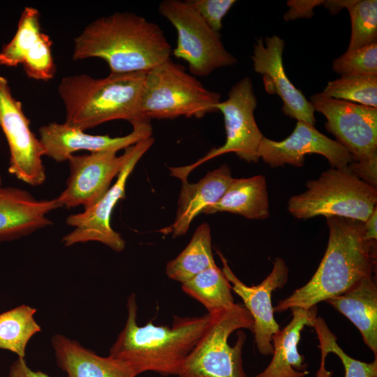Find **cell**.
I'll use <instances>...</instances> for the list:
<instances>
[{"label":"cell","mask_w":377,"mask_h":377,"mask_svg":"<svg viewBox=\"0 0 377 377\" xmlns=\"http://www.w3.org/2000/svg\"><path fill=\"white\" fill-rule=\"evenodd\" d=\"M293 318L283 329L272 335L273 357L266 369L253 377H305L304 357L299 353L297 345L305 326L313 327L317 318V307L309 309L293 308Z\"/></svg>","instance_id":"19"},{"label":"cell","mask_w":377,"mask_h":377,"mask_svg":"<svg viewBox=\"0 0 377 377\" xmlns=\"http://www.w3.org/2000/svg\"><path fill=\"white\" fill-rule=\"evenodd\" d=\"M377 209L374 208L367 220L364 222L365 236L367 239L371 240L377 239Z\"/></svg>","instance_id":"37"},{"label":"cell","mask_w":377,"mask_h":377,"mask_svg":"<svg viewBox=\"0 0 377 377\" xmlns=\"http://www.w3.org/2000/svg\"><path fill=\"white\" fill-rule=\"evenodd\" d=\"M221 94L205 88L185 68L171 58L147 72L140 110L142 117L175 119L181 116L202 118L217 110Z\"/></svg>","instance_id":"5"},{"label":"cell","mask_w":377,"mask_h":377,"mask_svg":"<svg viewBox=\"0 0 377 377\" xmlns=\"http://www.w3.org/2000/svg\"><path fill=\"white\" fill-rule=\"evenodd\" d=\"M215 264L211 229L208 223H203L184 249L167 263L165 273L170 279L183 283Z\"/></svg>","instance_id":"24"},{"label":"cell","mask_w":377,"mask_h":377,"mask_svg":"<svg viewBox=\"0 0 377 377\" xmlns=\"http://www.w3.org/2000/svg\"><path fill=\"white\" fill-rule=\"evenodd\" d=\"M325 156L334 168H347L353 161L350 154L338 142L323 135L314 126L298 120L292 133L281 141L263 137L258 156L271 167L289 164L295 167L304 165L306 154Z\"/></svg>","instance_id":"14"},{"label":"cell","mask_w":377,"mask_h":377,"mask_svg":"<svg viewBox=\"0 0 377 377\" xmlns=\"http://www.w3.org/2000/svg\"><path fill=\"white\" fill-rule=\"evenodd\" d=\"M207 25L216 32L222 29V20L235 4V0H189Z\"/></svg>","instance_id":"33"},{"label":"cell","mask_w":377,"mask_h":377,"mask_svg":"<svg viewBox=\"0 0 377 377\" xmlns=\"http://www.w3.org/2000/svg\"><path fill=\"white\" fill-rule=\"evenodd\" d=\"M360 330L366 345L377 355V285L376 276L362 278L343 293L327 300Z\"/></svg>","instance_id":"21"},{"label":"cell","mask_w":377,"mask_h":377,"mask_svg":"<svg viewBox=\"0 0 377 377\" xmlns=\"http://www.w3.org/2000/svg\"><path fill=\"white\" fill-rule=\"evenodd\" d=\"M115 151L70 156L69 176L65 189L56 198L60 207L82 206L88 209L97 203L110 188L111 182L123 168L127 151L117 156Z\"/></svg>","instance_id":"13"},{"label":"cell","mask_w":377,"mask_h":377,"mask_svg":"<svg viewBox=\"0 0 377 377\" xmlns=\"http://www.w3.org/2000/svg\"><path fill=\"white\" fill-rule=\"evenodd\" d=\"M125 325L110 349V356L135 376L154 371L161 376H179L188 354L207 329L210 316H175L172 327L151 322L137 323L135 294L127 300Z\"/></svg>","instance_id":"3"},{"label":"cell","mask_w":377,"mask_h":377,"mask_svg":"<svg viewBox=\"0 0 377 377\" xmlns=\"http://www.w3.org/2000/svg\"><path fill=\"white\" fill-rule=\"evenodd\" d=\"M182 284L183 291L201 303L208 313L235 304L231 285L216 264Z\"/></svg>","instance_id":"25"},{"label":"cell","mask_w":377,"mask_h":377,"mask_svg":"<svg viewBox=\"0 0 377 377\" xmlns=\"http://www.w3.org/2000/svg\"><path fill=\"white\" fill-rule=\"evenodd\" d=\"M320 341L321 363L316 377H331L332 371H327L325 367V357L330 353H334L341 360L344 367L345 377H377V357L373 362L367 363L357 360L348 355L338 345L337 337L333 334L325 321L320 316L317 317L313 325Z\"/></svg>","instance_id":"27"},{"label":"cell","mask_w":377,"mask_h":377,"mask_svg":"<svg viewBox=\"0 0 377 377\" xmlns=\"http://www.w3.org/2000/svg\"><path fill=\"white\" fill-rule=\"evenodd\" d=\"M232 179L229 166L223 164L196 183H189L188 179L181 181L178 207L171 226L173 237L186 234L193 220L219 200Z\"/></svg>","instance_id":"20"},{"label":"cell","mask_w":377,"mask_h":377,"mask_svg":"<svg viewBox=\"0 0 377 377\" xmlns=\"http://www.w3.org/2000/svg\"><path fill=\"white\" fill-rule=\"evenodd\" d=\"M323 93L330 98L377 108V75H341L328 82Z\"/></svg>","instance_id":"29"},{"label":"cell","mask_w":377,"mask_h":377,"mask_svg":"<svg viewBox=\"0 0 377 377\" xmlns=\"http://www.w3.org/2000/svg\"><path fill=\"white\" fill-rule=\"evenodd\" d=\"M147 72L110 73L103 78L86 74L61 79L58 93L66 109L65 124L85 131L107 121L123 119L132 126L145 120L140 110Z\"/></svg>","instance_id":"4"},{"label":"cell","mask_w":377,"mask_h":377,"mask_svg":"<svg viewBox=\"0 0 377 377\" xmlns=\"http://www.w3.org/2000/svg\"><path fill=\"white\" fill-rule=\"evenodd\" d=\"M323 114L325 128L352 156L353 161L377 158V108L330 98L323 91L309 101Z\"/></svg>","instance_id":"12"},{"label":"cell","mask_w":377,"mask_h":377,"mask_svg":"<svg viewBox=\"0 0 377 377\" xmlns=\"http://www.w3.org/2000/svg\"><path fill=\"white\" fill-rule=\"evenodd\" d=\"M39 140L44 154L57 162L66 161L75 152L82 150L92 152L118 151L151 137L150 121L133 126V131L124 136L91 135L65 123L52 122L39 128Z\"/></svg>","instance_id":"17"},{"label":"cell","mask_w":377,"mask_h":377,"mask_svg":"<svg viewBox=\"0 0 377 377\" xmlns=\"http://www.w3.org/2000/svg\"><path fill=\"white\" fill-rule=\"evenodd\" d=\"M332 70L341 75H377V42L346 50L333 61Z\"/></svg>","instance_id":"31"},{"label":"cell","mask_w":377,"mask_h":377,"mask_svg":"<svg viewBox=\"0 0 377 377\" xmlns=\"http://www.w3.org/2000/svg\"><path fill=\"white\" fill-rule=\"evenodd\" d=\"M209 325L187 356L179 377H247L242 366V348L246 334L237 332L234 346L228 337L237 330H253V320L244 305L211 313Z\"/></svg>","instance_id":"7"},{"label":"cell","mask_w":377,"mask_h":377,"mask_svg":"<svg viewBox=\"0 0 377 377\" xmlns=\"http://www.w3.org/2000/svg\"><path fill=\"white\" fill-rule=\"evenodd\" d=\"M353 0H333V1H324L323 5L325 6L326 8L332 15L337 14L342 8H347L353 2Z\"/></svg>","instance_id":"38"},{"label":"cell","mask_w":377,"mask_h":377,"mask_svg":"<svg viewBox=\"0 0 377 377\" xmlns=\"http://www.w3.org/2000/svg\"><path fill=\"white\" fill-rule=\"evenodd\" d=\"M348 168L359 179L376 188L377 158L365 161H352L348 164Z\"/></svg>","instance_id":"34"},{"label":"cell","mask_w":377,"mask_h":377,"mask_svg":"<svg viewBox=\"0 0 377 377\" xmlns=\"http://www.w3.org/2000/svg\"><path fill=\"white\" fill-rule=\"evenodd\" d=\"M60 206L56 198L38 200L17 187L0 191V242L28 235L52 223L47 215Z\"/></svg>","instance_id":"18"},{"label":"cell","mask_w":377,"mask_h":377,"mask_svg":"<svg viewBox=\"0 0 377 377\" xmlns=\"http://www.w3.org/2000/svg\"><path fill=\"white\" fill-rule=\"evenodd\" d=\"M52 41L50 36L43 32L22 63L28 77L43 81L54 77L56 68L52 55Z\"/></svg>","instance_id":"32"},{"label":"cell","mask_w":377,"mask_h":377,"mask_svg":"<svg viewBox=\"0 0 377 377\" xmlns=\"http://www.w3.org/2000/svg\"><path fill=\"white\" fill-rule=\"evenodd\" d=\"M218 253L223 263L222 272L253 318L252 331L258 352L264 355H272V337L280 328L274 317L271 296L274 290L282 288L287 282L288 268L285 261L281 258H275L270 274L260 284L249 286L235 276L223 256L219 251Z\"/></svg>","instance_id":"15"},{"label":"cell","mask_w":377,"mask_h":377,"mask_svg":"<svg viewBox=\"0 0 377 377\" xmlns=\"http://www.w3.org/2000/svg\"><path fill=\"white\" fill-rule=\"evenodd\" d=\"M172 48L156 23L129 12L98 18L74 40L73 58L102 59L110 73L147 72L170 59Z\"/></svg>","instance_id":"1"},{"label":"cell","mask_w":377,"mask_h":377,"mask_svg":"<svg viewBox=\"0 0 377 377\" xmlns=\"http://www.w3.org/2000/svg\"><path fill=\"white\" fill-rule=\"evenodd\" d=\"M324 1H295L291 0L287 2L289 10L284 15V20H293L300 17L311 18L314 13V7L323 4Z\"/></svg>","instance_id":"35"},{"label":"cell","mask_w":377,"mask_h":377,"mask_svg":"<svg viewBox=\"0 0 377 377\" xmlns=\"http://www.w3.org/2000/svg\"><path fill=\"white\" fill-rule=\"evenodd\" d=\"M269 207L265 177L256 175L232 178L223 196L217 202L207 207L203 214L226 212L249 219H264L269 215Z\"/></svg>","instance_id":"23"},{"label":"cell","mask_w":377,"mask_h":377,"mask_svg":"<svg viewBox=\"0 0 377 377\" xmlns=\"http://www.w3.org/2000/svg\"><path fill=\"white\" fill-rule=\"evenodd\" d=\"M8 377H50L40 371L32 370L24 358L18 357L10 367Z\"/></svg>","instance_id":"36"},{"label":"cell","mask_w":377,"mask_h":377,"mask_svg":"<svg viewBox=\"0 0 377 377\" xmlns=\"http://www.w3.org/2000/svg\"><path fill=\"white\" fill-rule=\"evenodd\" d=\"M154 142L151 136L125 149L127 158L115 183L94 206L66 218V223L73 230L62 238L64 246L93 241L101 242L117 252L124 249V239L111 226V215L117 203L126 197L125 188L129 175Z\"/></svg>","instance_id":"10"},{"label":"cell","mask_w":377,"mask_h":377,"mask_svg":"<svg viewBox=\"0 0 377 377\" xmlns=\"http://www.w3.org/2000/svg\"><path fill=\"white\" fill-rule=\"evenodd\" d=\"M347 9L351 21V34L347 50L376 43L377 1L353 0Z\"/></svg>","instance_id":"30"},{"label":"cell","mask_w":377,"mask_h":377,"mask_svg":"<svg viewBox=\"0 0 377 377\" xmlns=\"http://www.w3.org/2000/svg\"><path fill=\"white\" fill-rule=\"evenodd\" d=\"M51 342L57 364L68 377H136L110 356H99L64 335H54Z\"/></svg>","instance_id":"22"},{"label":"cell","mask_w":377,"mask_h":377,"mask_svg":"<svg viewBox=\"0 0 377 377\" xmlns=\"http://www.w3.org/2000/svg\"><path fill=\"white\" fill-rule=\"evenodd\" d=\"M285 42L279 36L256 40L251 56L254 71L262 75L265 90L276 94L283 101V113L297 121L314 126L316 118L311 103L286 75L282 54Z\"/></svg>","instance_id":"16"},{"label":"cell","mask_w":377,"mask_h":377,"mask_svg":"<svg viewBox=\"0 0 377 377\" xmlns=\"http://www.w3.org/2000/svg\"><path fill=\"white\" fill-rule=\"evenodd\" d=\"M39 19L38 9L31 6L24 8L15 36L0 52V65L15 67L22 64L43 33Z\"/></svg>","instance_id":"28"},{"label":"cell","mask_w":377,"mask_h":377,"mask_svg":"<svg viewBox=\"0 0 377 377\" xmlns=\"http://www.w3.org/2000/svg\"><path fill=\"white\" fill-rule=\"evenodd\" d=\"M158 12L175 28L177 43L172 54L186 61L193 76L205 77L214 70L237 63L214 31L188 1L164 0Z\"/></svg>","instance_id":"8"},{"label":"cell","mask_w":377,"mask_h":377,"mask_svg":"<svg viewBox=\"0 0 377 377\" xmlns=\"http://www.w3.org/2000/svg\"><path fill=\"white\" fill-rule=\"evenodd\" d=\"M256 106L257 98L252 82L249 77H244L231 87L228 98L220 101L216 105L217 110L221 112L224 118L226 132L225 143L211 149L192 164L170 167V175L181 181L186 180L189 174L198 166L213 158L230 152L249 163L258 161V148L264 135L254 117Z\"/></svg>","instance_id":"9"},{"label":"cell","mask_w":377,"mask_h":377,"mask_svg":"<svg viewBox=\"0 0 377 377\" xmlns=\"http://www.w3.org/2000/svg\"><path fill=\"white\" fill-rule=\"evenodd\" d=\"M2 187H3L2 186V179H1V176L0 175V191L1 190Z\"/></svg>","instance_id":"39"},{"label":"cell","mask_w":377,"mask_h":377,"mask_svg":"<svg viewBox=\"0 0 377 377\" xmlns=\"http://www.w3.org/2000/svg\"><path fill=\"white\" fill-rule=\"evenodd\" d=\"M306 185V190L288 203V210L297 219L338 216L365 222L376 207V188L348 168H332Z\"/></svg>","instance_id":"6"},{"label":"cell","mask_w":377,"mask_h":377,"mask_svg":"<svg viewBox=\"0 0 377 377\" xmlns=\"http://www.w3.org/2000/svg\"><path fill=\"white\" fill-rule=\"evenodd\" d=\"M30 121L15 99L6 77L0 75V127L10 152L8 172L17 179L36 186L44 183V149L30 128Z\"/></svg>","instance_id":"11"},{"label":"cell","mask_w":377,"mask_h":377,"mask_svg":"<svg viewBox=\"0 0 377 377\" xmlns=\"http://www.w3.org/2000/svg\"><path fill=\"white\" fill-rule=\"evenodd\" d=\"M329 239L325 253L310 281L273 307L309 309L339 295L376 270V240L365 236L364 222L338 216L327 217Z\"/></svg>","instance_id":"2"},{"label":"cell","mask_w":377,"mask_h":377,"mask_svg":"<svg viewBox=\"0 0 377 377\" xmlns=\"http://www.w3.org/2000/svg\"><path fill=\"white\" fill-rule=\"evenodd\" d=\"M36 309L22 304L0 313V349L24 358L31 338L41 330L34 320Z\"/></svg>","instance_id":"26"}]
</instances>
